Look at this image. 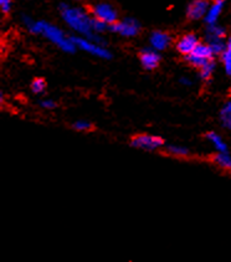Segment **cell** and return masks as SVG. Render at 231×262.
Masks as SVG:
<instances>
[{
	"label": "cell",
	"instance_id": "obj_19",
	"mask_svg": "<svg viewBox=\"0 0 231 262\" xmlns=\"http://www.w3.org/2000/svg\"><path fill=\"white\" fill-rule=\"evenodd\" d=\"M222 63H224V68L226 74L231 76V36L226 42V49H225L224 54L221 55Z\"/></svg>",
	"mask_w": 231,
	"mask_h": 262
},
{
	"label": "cell",
	"instance_id": "obj_4",
	"mask_svg": "<svg viewBox=\"0 0 231 262\" xmlns=\"http://www.w3.org/2000/svg\"><path fill=\"white\" fill-rule=\"evenodd\" d=\"M91 14L92 18L105 22L108 27H112L118 21L117 10L114 9L113 5L108 4V3H98V4L94 5L91 9Z\"/></svg>",
	"mask_w": 231,
	"mask_h": 262
},
{
	"label": "cell",
	"instance_id": "obj_17",
	"mask_svg": "<svg viewBox=\"0 0 231 262\" xmlns=\"http://www.w3.org/2000/svg\"><path fill=\"white\" fill-rule=\"evenodd\" d=\"M226 42L224 39H209L206 40V44L210 46L214 55H222L226 49Z\"/></svg>",
	"mask_w": 231,
	"mask_h": 262
},
{
	"label": "cell",
	"instance_id": "obj_10",
	"mask_svg": "<svg viewBox=\"0 0 231 262\" xmlns=\"http://www.w3.org/2000/svg\"><path fill=\"white\" fill-rule=\"evenodd\" d=\"M140 60L146 70H154V68H157L158 65H159L160 57L155 50H153V49H147V50H143L142 53H141Z\"/></svg>",
	"mask_w": 231,
	"mask_h": 262
},
{
	"label": "cell",
	"instance_id": "obj_18",
	"mask_svg": "<svg viewBox=\"0 0 231 262\" xmlns=\"http://www.w3.org/2000/svg\"><path fill=\"white\" fill-rule=\"evenodd\" d=\"M225 36V29L219 27V25L214 24V25H207L206 29V40L209 39H224Z\"/></svg>",
	"mask_w": 231,
	"mask_h": 262
},
{
	"label": "cell",
	"instance_id": "obj_16",
	"mask_svg": "<svg viewBox=\"0 0 231 262\" xmlns=\"http://www.w3.org/2000/svg\"><path fill=\"white\" fill-rule=\"evenodd\" d=\"M220 122L222 127L231 131V102H227L220 111Z\"/></svg>",
	"mask_w": 231,
	"mask_h": 262
},
{
	"label": "cell",
	"instance_id": "obj_23",
	"mask_svg": "<svg viewBox=\"0 0 231 262\" xmlns=\"http://www.w3.org/2000/svg\"><path fill=\"white\" fill-rule=\"evenodd\" d=\"M46 88V82L45 80L42 79H35L31 83V90H33L34 93H41V92H44Z\"/></svg>",
	"mask_w": 231,
	"mask_h": 262
},
{
	"label": "cell",
	"instance_id": "obj_12",
	"mask_svg": "<svg viewBox=\"0 0 231 262\" xmlns=\"http://www.w3.org/2000/svg\"><path fill=\"white\" fill-rule=\"evenodd\" d=\"M224 0H214V2L210 4L209 10H207L206 15H205V22L207 25H214L218 21L219 16L221 15L222 9H224Z\"/></svg>",
	"mask_w": 231,
	"mask_h": 262
},
{
	"label": "cell",
	"instance_id": "obj_25",
	"mask_svg": "<svg viewBox=\"0 0 231 262\" xmlns=\"http://www.w3.org/2000/svg\"><path fill=\"white\" fill-rule=\"evenodd\" d=\"M41 107L45 108V109H53V108L56 107V103H55L54 101H51V100H45L41 102Z\"/></svg>",
	"mask_w": 231,
	"mask_h": 262
},
{
	"label": "cell",
	"instance_id": "obj_24",
	"mask_svg": "<svg viewBox=\"0 0 231 262\" xmlns=\"http://www.w3.org/2000/svg\"><path fill=\"white\" fill-rule=\"evenodd\" d=\"M0 9L3 14H9L11 10V0H0Z\"/></svg>",
	"mask_w": 231,
	"mask_h": 262
},
{
	"label": "cell",
	"instance_id": "obj_2",
	"mask_svg": "<svg viewBox=\"0 0 231 262\" xmlns=\"http://www.w3.org/2000/svg\"><path fill=\"white\" fill-rule=\"evenodd\" d=\"M41 35L45 36L49 41L53 42L54 45H56L57 47L61 49L65 53H74L75 49H76L71 37H67L59 28L46 21H44Z\"/></svg>",
	"mask_w": 231,
	"mask_h": 262
},
{
	"label": "cell",
	"instance_id": "obj_27",
	"mask_svg": "<svg viewBox=\"0 0 231 262\" xmlns=\"http://www.w3.org/2000/svg\"><path fill=\"white\" fill-rule=\"evenodd\" d=\"M75 2H81V0H75Z\"/></svg>",
	"mask_w": 231,
	"mask_h": 262
},
{
	"label": "cell",
	"instance_id": "obj_11",
	"mask_svg": "<svg viewBox=\"0 0 231 262\" xmlns=\"http://www.w3.org/2000/svg\"><path fill=\"white\" fill-rule=\"evenodd\" d=\"M149 41H151L153 50H155L158 53V51L166 50L170 45L172 39H170L169 34L164 33V31H154V33H152Z\"/></svg>",
	"mask_w": 231,
	"mask_h": 262
},
{
	"label": "cell",
	"instance_id": "obj_20",
	"mask_svg": "<svg viewBox=\"0 0 231 262\" xmlns=\"http://www.w3.org/2000/svg\"><path fill=\"white\" fill-rule=\"evenodd\" d=\"M214 70H215V63H214V60L213 61H209L207 63H205L203 67L199 70L200 71V79L204 80V81H207V80L212 77Z\"/></svg>",
	"mask_w": 231,
	"mask_h": 262
},
{
	"label": "cell",
	"instance_id": "obj_9",
	"mask_svg": "<svg viewBox=\"0 0 231 262\" xmlns=\"http://www.w3.org/2000/svg\"><path fill=\"white\" fill-rule=\"evenodd\" d=\"M200 44L198 36L195 34H187V35L181 36L177 42V50L184 56H189L195 50L196 46Z\"/></svg>",
	"mask_w": 231,
	"mask_h": 262
},
{
	"label": "cell",
	"instance_id": "obj_6",
	"mask_svg": "<svg viewBox=\"0 0 231 262\" xmlns=\"http://www.w3.org/2000/svg\"><path fill=\"white\" fill-rule=\"evenodd\" d=\"M71 39L75 46L81 49V50L86 51V53L94 55L96 57H100V59H111V54H109V51L107 49L103 47V46L95 44L94 41H91L87 37L74 36Z\"/></svg>",
	"mask_w": 231,
	"mask_h": 262
},
{
	"label": "cell",
	"instance_id": "obj_14",
	"mask_svg": "<svg viewBox=\"0 0 231 262\" xmlns=\"http://www.w3.org/2000/svg\"><path fill=\"white\" fill-rule=\"evenodd\" d=\"M166 152L167 154L170 155L173 158H178V159H186V158L190 157V151L186 147L181 146H167L166 147Z\"/></svg>",
	"mask_w": 231,
	"mask_h": 262
},
{
	"label": "cell",
	"instance_id": "obj_1",
	"mask_svg": "<svg viewBox=\"0 0 231 262\" xmlns=\"http://www.w3.org/2000/svg\"><path fill=\"white\" fill-rule=\"evenodd\" d=\"M59 9L63 21L72 30L76 31L77 34H81L82 37H89L94 34V31H92V18L85 9L68 7L65 3L60 5Z\"/></svg>",
	"mask_w": 231,
	"mask_h": 262
},
{
	"label": "cell",
	"instance_id": "obj_3",
	"mask_svg": "<svg viewBox=\"0 0 231 262\" xmlns=\"http://www.w3.org/2000/svg\"><path fill=\"white\" fill-rule=\"evenodd\" d=\"M129 145L133 148L142 149V151L154 152L163 148L166 143H164V139L161 137L153 136V134H137V136L132 138Z\"/></svg>",
	"mask_w": 231,
	"mask_h": 262
},
{
	"label": "cell",
	"instance_id": "obj_22",
	"mask_svg": "<svg viewBox=\"0 0 231 262\" xmlns=\"http://www.w3.org/2000/svg\"><path fill=\"white\" fill-rule=\"evenodd\" d=\"M107 29H109L108 25H106L105 22L100 21V20L92 18V31H94L95 34H98V35H101L102 33H105Z\"/></svg>",
	"mask_w": 231,
	"mask_h": 262
},
{
	"label": "cell",
	"instance_id": "obj_13",
	"mask_svg": "<svg viewBox=\"0 0 231 262\" xmlns=\"http://www.w3.org/2000/svg\"><path fill=\"white\" fill-rule=\"evenodd\" d=\"M205 138H206L207 142L213 146V148L215 149L216 153H227V152H229L225 140L222 139L218 133H215V132H207Z\"/></svg>",
	"mask_w": 231,
	"mask_h": 262
},
{
	"label": "cell",
	"instance_id": "obj_15",
	"mask_svg": "<svg viewBox=\"0 0 231 262\" xmlns=\"http://www.w3.org/2000/svg\"><path fill=\"white\" fill-rule=\"evenodd\" d=\"M213 162L224 171L231 173V155L229 153H216L213 157Z\"/></svg>",
	"mask_w": 231,
	"mask_h": 262
},
{
	"label": "cell",
	"instance_id": "obj_8",
	"mask_svg": "<svg viewBox=\"0 0 231 262\" xmlns=\"http://www.w3.org/2000/svg\"><path fill=\"white\" fill-rule=\"evenodd\" d=\"M210 3L209 0H193L187 9V16L190 20H200L204 19L209 10Z\"/></svg>",
	"mask_w": 231,
	"mask_h": 262
},
{
	"label": "cell",
	"instance_id": "obj_26",
	"mask_svg": "<svg viewBox=\"0 0 231 262\" xmlns=\"http://www.w3.org/2000/svg\"><path fill=\"white\" fill-rule=\"evenodd\" d=\"M180 82L183 83V85H186V86H190V85H193L192 80L187 79V77H181V79H180Z\"/></svg>",
	"mask_w": 231,
	"mask_h": 262
},
{
	"label": "cell",
	"instance_id": "obj_21",
	"mask_svg": "<svg viewBox=\"0 0 231 262\" xmlns=\"http://www.w3.org/2000/svg\"><path fill=\"white\" fill-rule=\"evenodd\" d=\"M74 129L77 132L85 133V132L92 131V129H94V125L87 122V121H77V122L74 123Z\"/></svg>",
	"mask_w": 231,
	"mask_h": 262
},
{
	"label": "cell",
	"instance_id": "obj_7",
	"mask_svg": "<svg viewBox=\"0 0 231 262\" xmlns=\"http://www.w3.org/2000/svg\"><path fill=\"white\" fill-rule=\"evenodd\" d=\"M109 30L112 33L117 34V35H121L123 37H133L135 35H138L140 33L141 27L140 22L134 19H123V20H118L115 24L109 27Z\"/></svg>",
	"mask_w": 231,
	"mask_h": 262
},
{
	"label": "cell",
	"instance_id": "obj_5",
	"mask_svg": "<svg viewBox=\"0 0 231 262\" xmlns=\"http://www.w3.org/2000/svg\"><path fill=\"white\" fill-rule=\"evenodd\" d=\"M215 56L213 53V50L210 49V46L205 42V44H199L196 46V49L193 51V54H190L189 56L186 57L187 62L189 65H192L193 67H196L200 70L201 67L207 63L209 61H213V57Z\"/></svg>",
	"mask_w": 231,
	"mask_h": 262
}]
</instances>
